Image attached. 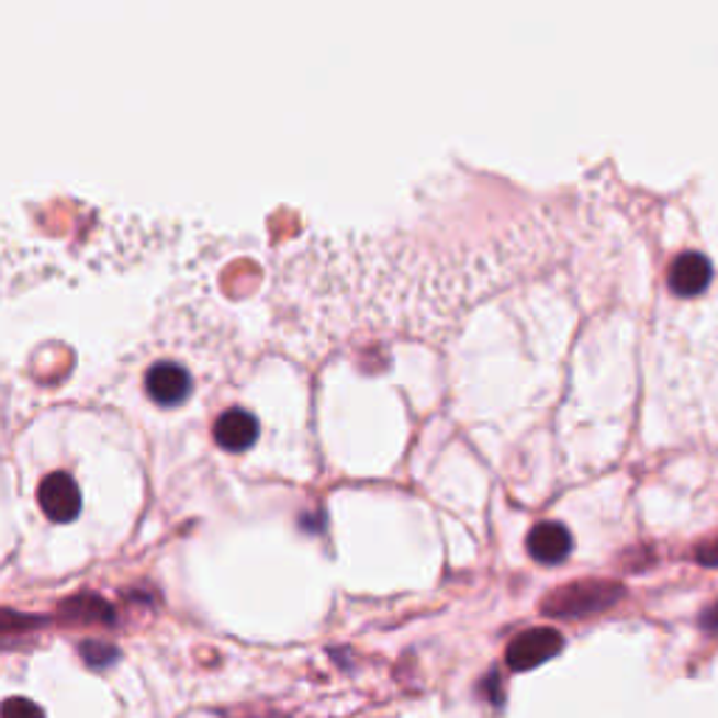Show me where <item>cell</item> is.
Masks as SVG:
<instances>
[{
  "label": "cell",
  "instance_id": "5b68a950",
  "mask_svg": "<svg viewBox=\"0 0 718 718\" xmlns=\"http://www.w3.org/2000/svg\"><path fill=\"white\" fill-rule=\"evenodd\" d=\"M713 265L702 253H682L669 270V287L676 298H696L710 287Z\"/></svg>",
  "mask_w": 718,
  "mask_h": 718
},
{
  "label": "cell",
  "instance_id": "3957f363",
  "mask_svg": "<svg viewBox=\"0 0 718 718\" xmlns=\"http://www.w3.org/2000/svg\"><path fill=\"white\" fill-rule=\"evenodd\" d=\"M40 505H43L45 517L54 519L59 525H68L79 517L82 511V492L76 480L68 472H54L40 483Z\"/></svg>",
  "mask_w": 718,
  "mask_h": 718
},
{
  "label": "cell",
  "instance_id": "9c48e42d",
  "mask_svg": "<svg viewBox=\"0 0 718 718\" xmlns=\"http://www.w3.org/2000/svg\"><path fill=\"white\" fill-rule=\"evenodd\" d=\"M694 556L702 568H718V534L710 536V539H705L702 545H696Z\"/></svg>",
  "mask_w": 718,
  "mask_h": 718
},
{
  "label": "cell",
  "instance_id": "8fae6325",
  "mask_svg": "<svg viewBox=\"0 0 718 718\" xmlns=\"http://www.w3.org/2000/svg\"><path fill=\"white\" fill-rule=\"evenodd\" d=\"M699 626L705 631H718V601H716V604L707 606L705 612H702V615H699Z\"/></svg>",
  "mask_w": 718,
  "mask_h": 718
},
{
  "label": "cell",
  "instance_id": "30bf717a",
  "mask_svg": "<svg viewBox=\"0 0 718 718\" xmlns=\"http://www.w3.org/2000/svg\"><path fill=\"white\" fill-rule=\"evenodd\" d=\"M82 654L90 665H108L115 660V649H110V646H85Z\"/></svg>",
  "mask_w": 718,
  "mask_h": 718
},
{
  "label": "cell",
  "instance_id": "52a82bcc",
  "mask_svg": "<svg viewBox=\"0 0 718 718\" xmlns=\"http://www.w3.org/2000/svg\"><path fill=\"white\" fill-rule=\"evenodd\" d=\"M214 438L227 452H245L259 438V422L247 410H227L216 418Z\"/></svg>",
  "mask_w": 718,
  "mask_h": 718
},
{
  "label": "cell",
  "instance_id": "8992f818",
  "mask_svg": "<svg viewBox=\"0 0 718 718\" xmlns=\"http://www.w3.org/2000/svg\"><path fill=\"white\" fill-rule=\"evenodd\" d=\"M570 550H573V534L561 523H539L530 528L528 553L545 568L561 564L570 556Z\"/></svg>",
  "mask_w": 718,
  "mask_h": 718
},
{
  "label": "cell",
  "instance_id": "277c9868",
  "mask_svg": "<svg viewBox=\"0 0 718 718\" xmlns=\"http://www.w3.org/2000/svg\"><path fill=\"white\" fill-rule=\"evenodd\" d=\"M144 388L155 404L164 407H177L191 396V377L183 366L177 362H155L146 371Z\"/></svg>",
  "mask_w": 718,
  "mask_h": 718
},
{
  "label": "cell",
  "instance_id": "7a4b0ae2",
  "mask_svg": "<svg viewBox=\"0 0 718 718\" xmlns=\"http://www.w3.org/2000/svg\"><path fill=\"white\" fill-rule=\"evenodd\" d=\"M561 649H564V637L559 631L550 626H536L511 640L505 649V662L514 671H534L561 654Z\"/></svg>",
  "mask_w": 718,
  "mask_h": 718
},
{
  "label": "cell",
  "instance_id": "ba28073f",
  "mask_svg": "<svg viewBox=\"0 0 718 718\" xmlns=\"http://www.w3.org/2000/svg\"><path fill=\"white\" fill-rule=\"evenodd\" d=\"M0 718H45V713L43 707L34 705L32 699L18 696V699L3 702V707H0Z\"/></svg>",
  "mask_w": 718,
  "mask_h": 718
},
{
  "label": "cell",
  "instance_id": "6da1fadb",
  "mask_svg": "<svg viewBox=\"0 0 718 718\" xmlns=\"http://www.w3.org/2000/svg\"><path fill=\"white\" fill-rule=\"evenodd\" d=\"M626 598V586L618 581L609 579H586L564 584L542 601V615L545 618H564V620H579V618H593L601 612L618 606Z\"/></svg>",
  "mask_w": 718,
  "mask_h": 718
}]
</instances>
